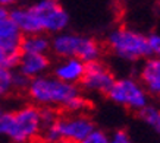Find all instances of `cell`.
<instances>
[{"mask_svg":"<svg viewBox=\"0 0 160 143\" xmlns=\"http://www.w3.org/2000/svg\"><path fill=\"white\" fill-rule=\"evenodd\" d=\"M148 47L153 57H160V34H150L147 35Z\"/></svg>","mask_w":160,"mask_h":143,"instance_id":"d6986e66","label":"cell"},{"mask_svg":"<svg viewBox=\"0 0 160 143\" xmlns=\"http://www.w3.org/2000/svg\"><path fill=\"white\" fill-rule=\"evenodd\" d=\"M96 129L94 120L87 114H60L58 121L43 130L41 139L52 142L78 143Z\"/></svg>","mask_w":160,"mask_h":143,"instance_id":"5b68a950","label":"cell"},{"mask_svg":"<svg viewBox=\"0 0 160 143\" xmlns=\"http://www.w3.org/2000/svg\"><path fill=\"white\" fill-rule=\"evenodd\" d=\"M3 113H5V110H3V108L0 107V117H2V114H3Z\"/></svg>","mask_w":160,"mask_h":143,"instance_id":"484cf974","label":"cell"},{"mask_svg":"<svg viewBox=\"0 0 160 143\" xmlns=\"http://www.w3.org/2000/svg\"><path fill=\"white\" fill-rule=\"evenodd\" d=\"M50 47H52V37L44 32L22 35L19 41L21 54H49Z\"/></svg>","mask_w":160,"mask_h":143,"instance_id":"4fadbf2b","label":"cell"},{"mask_svg":"<svg viewBox=\"0 0 160 143\" xmlns=\"http://www.w3.org/2000/svg\"><path fill=\"white\" fill-rule=\"evenodd\" d=\"M38 143H63V142H52V140H43V139H40Z\"/></svg>","mask_w":160,"mask_h":143,"instance_id":"cb8c5ba5","label":"cell"},{"mask_svg":"<svg viewBox=\"0 0 160 143\" xmlns=\"http://www.w3.org/2000/svg\"><path fill=\"white\" fill-rule=\"evenodd\" d=\"M106 96L115 105H119L134 113H138L150 102V95L146 91L144 85L138 77L134 76L116 77Z\"/></svg>","mask_w":160,"mask_h":143,"instance_id":"8992f818","label":"cell"},{"mask_svg":"<svg viewBox=\"0 0 160 143\" xmlns=\"http://www.w3.org/2000/svg\"><path fill=\"white\" fill-rule=\"evenodd\" d=\"M28 6L37 16L44 34L53 37L68 29L71 16L58 0H34Z\"/></svg>","mask_w":160,"mask_h":143,"instance_id":"52a82bcc","label":"cell"},{"mask_svg":"<svg viewBox=\"0 0 160 143\" xmlns=\"http://www.w3.org/2000/svg\"><path fill=\"white\" fill-rule=\"evenodd\" d=\"M21 58L19 50H6L0 45V67H5L9 70H16Z\"/></svg>","mask_w":160,"mask_h":143,"instance_id":"9a60e30c","label":"cell"},{"mask_svg":"<svg viewBox=\"0 0 160 143\" xmlns=\"http://www.w3.org/2000/svg\"><path fill=\"white\" fill-rule=\"evenodd\" d=\"M8 18H9V9H6V7H2V6H0V22L8 19Z\"/></svg>","mask_w":160,"mask_h":143,"instance_id":"603a6c76","label":"cell"},{"mask_svg":"<svg viewBox=\"0 0 160 143\" xmlns=\"http://www.w3.org/2000/svg\"><path fill=\"white\" fill-rule=\"evenodd\" d=\"M116 76L102 60H94L87 63L85 73L79 82V89L88 95H106L113 85Z\"/></svg>","mask_w":160,"mask_h":143,"instance_id":"ba28073f","label":"cell"},{"mask_svg":"<svg viewBox=\"0 0 160 143\" xmlns=\"http://www.w3.org/2000/svg\"><path fill=\"white\" fill-rule=\"evenodd\" d=\"M107 48L122 62L137 63L151 57L146 34L128 26H119L107 35Z\"/></svg>","mask_w":160,"mask_h":143,"instance_id":"277c9868","label":"cell"},{"mask_svg":"<svg viewBox=\"0 0 160 143\" xmlns=\"http://www.w3.org/2000/svg\"><path fill=\"white\" fill-rule=\"evenodd\" d=\"M52 69V58L49 54H21L16 72L28 79L43 76Z\"/></svg>","mask_w":160,"mask_h":143,"instance_id":"30bf717a","label":"cell"},{"mask_svg":"<svg viewBox=\"0 0 160 143\" xmlns=\"http://www.w3.org/2000/svg\"><path fill=\"white\" fill-rule=\"evenodd\" d=\"M25 94L31 104L37 107H52L63 113L66 105L82 92L78 85L62 82L52 73H46L43 76L31 79Z\"/></svg>","mask_w":160,"mask_h":143,"instance_id":"7a4b0ae2","label":"cell"},{"mask_svg":"<svg viewBox=\"0 0 160 143\" xmlns=\"http://www.w3.org/2000/svg\"><path fill=\"white\" fill-rule=\"evenodd\" d=\"M78 143H110V134L106 133L104 130L96 127L91 133L87 134L81 142Z\"/></svg>","mask_w":160,"mask_h":143,"instance_id":"ac0fdd59","label":"cell"},{"mask_svg":"<svg viewBox=\"0 0 160 143\" xmlns=\"http://www.w3.org/2000/svg\"><path fill=\"white\" fill-rule=\"evenodd\" d=\"M18 2L24 3V5H28V3H31V0H18Z\"/></svg>","mask_w":160,"mask_h":143,"instance_id":"d4e9b609","label":"cell"},{"mask_svg":"<svg viewBox=\"0 0 160 143\" xmlns=\"http://www.w3.org/2000/svg\"><path fill=\"white\" fill-rule=\"evenodd\" d=\"M41 134L40 107L31 102L16 110L5 111L0 117V139L9 143H37Z\"/></svg>","mask_w":160,"mask_h":143,"instance_id":"6da1fadb","label":"cell"},{"mask_svg":"<svg viewBox=\"0 0 160 143\" xmlns=\"http://www.w3.org/2000/svg\"><path fill=\"white\" fill-rule=\"evenodd\" d=\"M110 143H135L132 140L128 131L125 130H116L115 133L110 134Z\"/></svg>","mask_w":160,"mask_h":143,"instance_id":"44dd1931","label":"cell"},{"mask_svg":"<svg viewBox=\"0 0 160 143\" xmlns=\"http://www.w3.org/2000/svg\"><path fill=\"white\" fill-rule=\"evenodd\" d=\"M50 53L58 58H79L84 63L100 60L103 47L96 38L77 32L63 31L52 37Z\"/></svg>","mask_w":160,"mask_h":143,"instance_id":"3957f363","label":"cell"},{"mask_svg":"<svg viewBox=\"0 0 160 143\" xmlns=\"http://www.w3.org/2000/svg\"><path fill=\"white\" fill-rule=\"evenodd\" d=\"M85 66H87V63L75 57L59 58V62L50 70H52V75L58 77L59 81L71 83V85H79V82L85 73Z\"/></svg>","mask_w":160,"mask_h":143,"instance_id":"9c48e42d","label":"cell"},{"mask_svg":"<svg viewBox=\"0 0 160 143\" xmlns=\"http://www.w3.org/2000/svg\"><path fill=\"white\" fill-rule=\"evenodd\" d=\"M9 18L13 21V24L16 25V28L19 29V32L22 35H32V34L43 32L37 16L28 5H16L13 7H10Z\"/></svg>","mask_w":160,"mask_h":143,"instance_id":"7c38bea8","label":"cell"},{"mask_svg":"<svg viewBox=\"0 0 160 143\" xmlns=\"http://www.w3.org/2000/svg\"><path fill=\"white\" fill-rule=\"evenodd\" d=\"M59 117H60V111L56 110V108H52V107H40V118H41L43 130L56 123Z\"/></svg>","mask_w":160,"mask_h":143,"instance_id":"e0dca14e","label":"cell"},{"mask_svg":"<svg viewBox=\"0 0 160 143\" xmlns=\"http://www.w3.org/2000/svg\"><path fill=\"white\" fill-rule=\"evenodd\" d=\"M138 79L144 85L150 96L160 98V57H148L142 60L138 69Z\"/></svg>","mask_w":160,"mask_h":143,"instance_id":"8fae6325","label":"cell"},{"mask_svg":"<svg viewBox=\"0 0 160 143\" xmlns=\"http://www.w3.org/2000/svg\"><path fill=\"white\" fill-rule=\"evenodd\" d=\"M29 81L31 79H28L24 75H21L16 70H13V89L15 91H25L29 85Z\"/></svg>","mask_w":160,"mask_h":143,"instance_id":"ffe728a7","label":"cell"},{"mask_svg":"<svg viewBox=\"0 0 160 143\" xmlns=\"http://www.w3.org/2000/svg\"><path fill=\"white\" fill-rule=\"evenodd\" d=\"M13 70L0 67V101L13 92Z\"/></svg>","mask_w":160,"mask_h":143,"instance_id":"2e32d148","label":"cell"},{"mask_svg":"<svg viewBox=\"0 0 160 143\" xmlns=\"http://www.w3.org/2000/svg\"><path fill=\"white\" fill-rule=\"evenodd\" d=\"M137 114H138V118L146 124L148 129H151L156 134L160 136V107L159 105L148 102Z\"/></svg>","mask_w":160,"mask_h":143,"instance_id":"5bb4252c","label":"cell"},{"mask_svg":"<svg viewBox=\"0 0 160 143\" xmlns=\"http://www.w3.org/2000/svg\"><path fill=\"white\" fill-rule=\"evenodd\" d=\"M19 3L18 0H0V6L2 7H6V9H10V7H13Z\"/></svg>","mask_w":160,"mask_h":143,"instance_id":"7402d4cb","label":"cell"}]
</instances>
